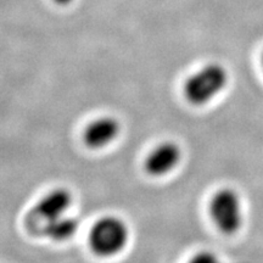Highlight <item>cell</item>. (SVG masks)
<instances>
[{"instance_id": "obj_1", "label": "cell", "mask_w": 263, "mask_h": 263, "mask_svg": "<svg viewBox=\"0 0 263 263\" xmlns=\"http://www.w3.org/2000/svg\"><path fill=\"white\" fill-rule=\"evenodd\" d=\"M229 82V73L221 64L211 62L194 72L183 85L185 100L193 106H203L218 97Z\"/></svg>"}, {"instance_id": "obj_2", "label": "cell", "mask_w": 263, "mask_h": 263, "mask_svg": "<svg viewBox=\"0 0 263 263\" xmlns=\"http://www.w3.org/2000/svg\"><path fill=\"white\" fill-rule=\"evenodd\" d=\"M129 227L118 216H104L91 227L89 246L100 257H112L122 252L129 241Z\"/></svg>"}, {"instance_id": "obj_3", "label": "cell", "mask_w": 263, "mask_h": 263, "mask_svg": "<svg viewBox=\"0 0 263 263\" xmlns=\"http://www.w3.org/2000/svg\"><path fill=\"white\" fill-rule=\"evenodd\" d=\"M210 216L215 226L227 235H233L242 227L241 199L232 188H222L210 200Z\"/></svg>"}, {"instance_id": "obj_4", "label": "cell", "mask_w": 263, "mask_h": 263, "mask_svg": "<svg viewBox=\"0 0 263 263\" xmlns=\"http://www.w3.org/2000/svg\"><path fill=\"white\" fill-rule=\"evenodd\" d=\"M73 203V194L67 188L60 186L45 194L33 206L27 216V226L33 233L41 232L48 223L57 221L60 217L67 215Z\"/></svg>"}, {"instance_id": "obj_5", "label": "cell", "mask_w": 263, "mask_h": 263, "mask_svg": "<svg viewBox=\"0 0 263 263\" xmlns=\"http://www.w3.org/2000/svg\"><path fill=\"white\" fill-rule=\"evenodd\" d=\"M183 159V150L172 140H164L151 149L144 160V171L150 177L161 178L172 173Z\"/></svg>"}, {"instance_id": "obj_6", "label": "cell", "mask_w": 263, "mask_h": 263, "mask_svg": "<svg viewBox=\"0 0 263 263\" xmlns=\"http://www.w3.org/2000/svg\"><path fill=\"white\" fill-rule=\"evenodd\" d=\"M122 130L118 118L115 116H100L90 121L82 134L85 146L91 150H103L108 147L120 137Z\"/></svg>"}, {"instance_id": "obj_7", "label": "cell", "mask_w": 263, "mask_h": 263, "mask_svg": "<svg viewBox=\"0 0 263 263\" xmlns=\"http://www.w3.org/2000/svg\"><path fill=\"white\" fill-rule=\"evenodd\" d=\"M80 228V223L74 217L67 215L60 217L57 221L45 224L39 232V235L47 236L52 241H66L73 238Z\"/></svg>"}, {"instance_id": "obj_8", "label": "cell", "mask_w": 263, "mask_h": 263, "mask_svg": "<svg viewBox=\"0 0 263 263\" xmlns=\"http://www.w3.org/2000/svg\"><path fill=\"white\" fill-rule=\"evenodd\" d=\"M188 263H222L217 258L216 255L211 254V252H199V254L194 255L192 259Z\"/></svg>"}, {"instance_id": "obj_9", "label": "cell", "mask_w": 263, "mask_h": 263, "mask_svg": "<svg viewBox=\"0 0 263 263\" xmlns=\"http://www.w3.org/2000/svg\"><path fill=\"white\" fill-rule=\"evenodd\" d=\"M54 2L59 5H67V4H70L72 0H54Z\"/></svg>"}, {"instance_id": "obj_10", "label": "cell", "mask_w": 263, "mask_h": 263, "mask_svg": "<svg viewBox=\"0 0 263 263\" xmlns=\"http://www.w3.org/2000/svg\"><path fill=\"white\" fill-rule=\"evenodd\" d=\"M262 65H263V54H262Z\"/></svg>"}]
</instances>
